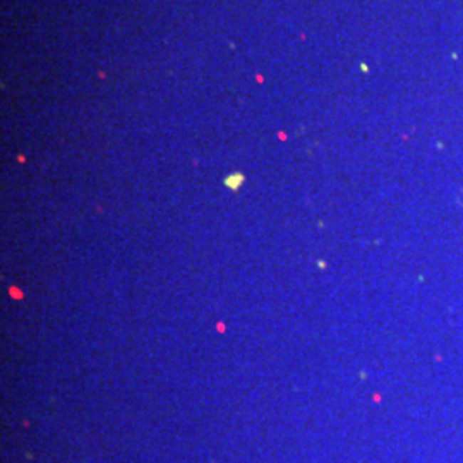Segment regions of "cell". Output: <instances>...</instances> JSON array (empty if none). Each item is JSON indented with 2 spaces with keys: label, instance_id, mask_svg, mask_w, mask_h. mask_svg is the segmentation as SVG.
I'll use <instances>...</instances> for the list:
<instances>
[{
  "label": "cell",
  "instance_id": "1",
  "mask_svg": "<svg viewBox=\"0 0 463 463\" xmlns=\"http://www.w3.org/2000/svg\"><path fill=\"white\" fill-rule=\"evenodd\" d=\"M242 182V175H234L232 179L225 180L227 185H232V187H237V184Z\"/></svg>",
  "mask_w": 463,
  "mask_h": 463
}]
</instances>
